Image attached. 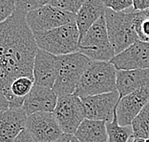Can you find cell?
I'll list each match as a JSON object with an SVG mask.
<instances>
[{
  "label": "cell",
  "mask_w": 149,
  "mask_h": 142,
  "mask_svg": "<svg viewBox=\"0 0 149 142\" xmlns=\"http://www.w3.org/2000/svg\"><path fill=\"white\" fill-rule=\"evenodd\" d=\"M37 49L26 15L15 11L0 24V99L7 101L10 108H22V104L13 96L11 86L18 78H33Z\"/></svg>",
  "instance_id": "cell-1"
},
{
  "label": "cell",
  "mask_w": 149,
  "mask_h": 142,
  "mask_svg": "<svg viewBox=\"0 0 149 142\" xmlns=\"http://www.w3.org/2000/svg\"><path fill=\"white\" fill-rule=\"evenodd\" d=\"M117 90V69L110 62H92L81 76L74 95L79 98Z\"/></svg>",
  "instance_id": "cell-2"
},
{
  "label": "cell",
  "mask_w": 149,
  "mask_h": 142,
  "mask_svg": "<svg viewBox=\"0 0 149 142\" xmlns=\"http://www.w3.org/2000/svg\"><path fill=\"white\" fill-rule=\"evenodd\" d=\"M93 60L79 52L56 56V81L53 86L57 96L74 94L81 76Z\"/></svg>",
  "instance_id": "cell-3"
},
{
  "label": "cell",
  "mask_w": 149,
  "mask_h": 142,
  "mask_svg": "<svg viewBox=\"0 0 149 142\" xmlns=\"http://www.w3.org/2000/svg\"><path fill=\"white\" fill-rule=\"evenodd\" d=\"M39 49L55 56L79 52V32L77 23L72 22L58 28L33 33Z\"/></svg>",
  "instance_id": "cell-4"
},
{
  "label": "cell",
  "mask_w": 149,
  "mask_h": 142,
  "mask_svg": "<svg viewBox=\"0 0 149 142\" xmlns=\"http://www.w3.org/2000/svg\"><path fill=\"white\" fill-rule=\"evenodd\" d=\"M104 18L108 37L116 55L140 40L134 27V12H114L106 9Z\"/></svg>",
  "instance_id": "cell-5"
},
{
  "label": "cell",
  "mask_w": 149,
  "mask_h": 142,
  "mask_svg": "<svg viewBox=\"0 0 149 142\" xmlns=\"http://www.w3.org/2000/svg\"><path fill=\"white\" fill-rule=\"evenodd\" d=\"M79 52L93 62H110L115 51L108 37L105 18H100L80 39Z\"/></svg>",
  "instance_id": "cell-6"
},
{
  "label": "cell",
  "mask_w": 149,
  "mask_h": 142,
  "mask_svg": "<svg viewBox=\"0 0 149 142\" xmlns=\"http://www.w3.org/2000/svg\"><path fill=\"white\" fill-rule=\"evenodd\" d=\"M77 15L57 9L49 4L30 12L26 15V22L33 33L58 28L76 22Z\"/></svg>",
  "instance_id": "cell-7"
},
{
  "label": "cell",
  "mask_w": 149,
  "mask_h": 142,
  "mask_svg": "<svg viewBox=\"0 0 149 142\" xmlns=\"http://www.w3.org/2000/svg\"><path fill=\"white\" fill-rule=\"evenodd\" d=\"M54 115L63 134L74 136L81 122L85 119V111L80 98L74 94L59 96Z\"/></svg>",
  "instance_id": "cell-8"
},
{
  "label": "cell",
  "mask_w": 149,
  "mask_h": 142,
  "mask_svg": "<svg viewBox=\"0 0 149 142\" xmlns=\"http://www.w3.org/2000/svg\"><path fill=\"white\" fill-rule=\"evenodd\" d=\"M120 99L118 90L80 98L85 111V118L105 122L113 120Z\"/></svg>",
  "instance_id": "cell-9"
},
{
  "label": "cell",
  "mask_w": 149,
  "mask_h": 142,
  "mask_svg": "<svg viewBox=\"0 0 149 142\" xmlns=\"http://www.w3.org/2000/svg\"><path fill=\"white\" fill-rule=\"evenodd\" d=\"M26 130L36 142H53L63 134L53 112H36L29 115Z\"/></svg>",
  "instance_id": "cell-10"
},
{
  "label": "cell",
  "mask_w": 149,
  "mask_h": 142,
  "mask_svg": "<svg viewBox=\"0 0 149 142\" xmlns=\"http://www.w3.org/2000/svg\"><path fill=\"white\" fill-rule=\"evenodd\" d=\"M117 70L149 68V42L138 40L110 60Z\"/></svg>",
  "instance_id": "cell-11"
},
{
  "label": "cell",
  "mask_w": 149,
  "mask_h": 142,
  "mask_svg": "<svg viewBox=\"0 0 149 142\" xmlns=\"http://www.w3.org/2000/svg\"><path fill=\"white\" fill-rule=\"evenodd\" d=\"M149 101V86L143 87L120 98L117 107V116L120 126H131L132 122Z\"/></svg>",
  "instance_id": "cell-12"
},
{
  "label": "cell",
  "mask_w": 149,
  "mask_h": 142,
  "mask_svg": "<svg viewBox=\"0 0 149 142\" xmlns=\"http://www.w3.org/2000/svg\"><path fill=\"white\" fill-rule=\"evenodd\" d=\"M58 96L52 89L33 86L30 93L25 97L22 110L27 116L36 112H53L56 106Z\"/></svg>",
  "instance_id": "cell-13"
},
{
  "label": "cell",
  "mask_w": 149,
  "mask_h": 142,
  "mask_svg": "<svg viewBox=\"0 0 149 142\" xmlns=\"http://www.w3.org/2000/svg\"><path fill=\"white\" fill-rule=\"evenodd\" d=\"M56 73V56L42 49H37L33 62V75L36 86L52 89Z\"/></svg>",
  "instance_id": "cell-14"
},
{
  "label": "cell",
  "mask_w": 149,
  "mask_h": 142,
  "mask_svg": "<svg viewBox=\"0 0 149 142\" xmlns=\"http://www.w3.org/2000/svg\"><path fill=\"white\" fill-rule=\"evenodd\" d=\"M27 117L22 108H9L0 113V142H12L24 131Z\"/></svg>",
  "instance_id": "cell-15"
},
{
  "label": "cell",
  "mask_w": 149,
  "mask_h": 142,
  "mask_svg": "<svg viewBox=\"0 0 149 142\" xmlns=\"http://www.w3.org/2000/svg\"><path fill=\"white\" fill-rule=\"evenodd\" d=\"M145 86H149V68L117 70V90L120 98Z\"/></svg>",
  "instance_id": "cell-16"
},
{
  "label": "cell",
  "mask_w": 149,
  "mask_h": 142,
  "mask_svg": "<svg viewBox=\"0 0 149 142\" xmlns=\"http://www.w3.org/2000/svg\"><path fill=\"white\" fill-rule=\"evenodd\" d=\"M103 0H85L77 13L76 23L79 32V40L100 18L105 15Z\"/></svg>",
  "instance_id": "cell-17"
},
{
  "label": "cell",
  "mask_w": 149,
  "mask_h": 142,
  "mask_svg": "<svg viewBox=\"0 0 149 142\" xmlns=\"http://www.w3.org/2000/svg\"><path fill=\"white\" fill-rule=\"evenodd\" d=\"M74 136L80 142H108L106 122L85 118Z\"/></svg>",
  "instance_id": "cell-18"
},
{
  "label": "cell",
  "mask_w": 149,
  "mask_h": 142,
  "mask_svg": "<svg viewBox=\"0 0 149 142\" xmlns=\"http://www.w3.org/2000/svg\"><path fill=\"white\" fill-rule=\"evenodd\" d=\"M108 142H128L133 138V129L131 126H120L118 124L117 110L112 121L106 122Z\"/></svg>",
  "instance_id": "cell-19"
},
{
  "label": "cell",
  "mask_w": 149,
  "mask_h": 142,
  "mask_svg": "<svg viewBox=\"0 0 149 142\" xmlns=\"http://www.w3.org/2000/svg\"><path fill=\"white\" fill-rule=\"evenodd\" d=\"M133 138H149V101L131 124Z\"/></svg>",
  "instance_id": "cell-20"
},
{
  "label": "cell",
  "mask_w": 149,
  "mask_h": 142,
  "mask_svg": "<svg viewBox=\"0 0 149 142\" xmlns=\"http://www.w3.org/2000/svg\"><path fill=\"white\" fill-rule=\"evenodd\" d=\"M35 86V81L33 78L30 77H21L16 79L12 84L11 92L13 96L18 101L19 103L23 105L25 97L30 93L33 86Z\"/></svg>",
  "instance_id": "cell-21"
},
{
  "label": "cell",
  "mask_w": 149,
  "mask_h": 142,
  "mask_svg": "<svg viewBox=\"0 0 149 142\" xmlns=\"http://www.w3.org/2000/svg\"><path fill=\"white\" fill-rule=\"evenodd\" d=\"M134 27L139 39L149 42V16L144 11L134 12Z\"/></svg>",
  "instance_id": "cell-22"
},
{
  "label": "cell",
  "mask_w": 149,
  "mask_h": 142,
  "mask_svg": "<svg viewBox=\"0 0 149 142\" xmlns=\"http://www.w3.org/2000/svg\"><path fill=\"white\" fill-rule=\"evenodd\" d=\"M49 3V0H15V11L22 15H27L30 12L45 6Z\"/></svg>",
  "instance_id": "cell-23"
},
{
  "label": "cell",
  "mask_w": 149,
  "mask_h": 142,
  "mask_svg": "<svg viewBox=\"0 0 149 142\" xmlns=\"http://www.w3.org/2000/svg\"><path fill=\"white\" fill-rule=\"evenodd\" d=\"M85 0H49L48 4L57 9L77 15Z\"/></svg>",
  "instance_id": "cell-24"
},
{
  "label": "cell",
  "mask_w": 149,
  "mask_h": 142,
  "mask_svg": "<svg viewBox=\"0 0 149 142\" xmlns=\"http://www.w3.org/2000/svg\"><path fill=\"white\" fill-rule=\"evenodd\" d=\"M15 12V0H0V24L8 20Z\"/></svg>",
  "instance_id": "cell-25"
},
{
  "label": "cell",
  "mask_w": 149,
  "mask_h": 142,
  "mask_svg": "<svg viewBox=\"0 0 149 142\" xmlns=\"http://www.w3.org/2000/svg\"><path fill=\"white\" fill-rule=\"evenodd\" d=\"M106 9L114 12H124L126 9L133 7V0H103Z\"/></svg>",
  "instance_id": "cell-26"
},
{
  "label": "cell",
  "mask_w": 149,
  "mask_h": 142,
  "mask_svg": "<svg viewBox=\"0 0 149 142\" xmlns=\"http://www.w3.org/2000/svg\"><path fill=\"white\" fill-rule=\"evenodd\" d=\"M149 9V0H133V11L143 12Z\"/></svg>",
  "instance_id": "cell-27"
},
{
  "label": "cell",
  "mask_w": 149,
  "mask_h": 142,
  "mask_svg": "<svg viewBox=\"0 0 149 142\" xmlns=\"http://www.w3.org/2000/svg\"><path fill=\"white\" fill-rule=\"evenodd\" d=\"M12 142H36V141L32 137L31 134H29V131L25 129L24 131H22Z\"/></svg>",
  "instance_id": "cell-28"
},
{
  "label": "cell",
  "mask_w": 149,
  "mask_h": 142,
  "mask_svg": "<svg viewBox=\"0 0 149 142\" xmlns=\"http://www.w3.org/2000/svg\"><path fill=\"white\" fill-rule=\"evenodd\" d=\"M73 136L71 134H63L61 136H60L58 139H56L53 142H71V139H72Z\"/></svg>",
  "instance_id": "cell-29"
},
{
  "label": "cell",
  "mask_w": 149,
  "mask_h": 142,
  "mask_svg": "<svg viewBox=\"0 0 149 142\" xmlns=\"http://www.w3.org/2000/svg\"><path fill=\"white\" fill-rule=\"evenodd\" d=\"M9 108H10V105L7 101L0 99V113L3 112V111H5L6 110H8Z\"/></svg>",
  "instance_id": "cell-30"
},
{
  "label": "cell",
  "mask_w": 149,
  "mask_h": 142,
  "mask_svg": "<svg viewBox=\"0 0 149 142\" xmlns=\"http://www.w3.org/2000/svg\"><path fill=\"white\" fill-rule=\"evenodd\" d=\"M133 142H145V139H143V138H133Z\"/></svg>",
  "instance_id": "cell-31"
},
{
  "label": "cell",
  "mask_w": 149,
  "mask_h": 142,
  "mask_svg": "<svg viewBox=\"0 0 149 142\" xmlns=\"http://www.w3.org/2000/svg\"><path fill=\"white\" fill-rule=\"evenodd\" d=\"M71 142H80V141H79L77 139L76 137H74V136H73V137H72V139H71Z\"/></svg>",
  "instance_id": "cell-32"
},
{
  "label": "cell",
  "mask_w": 149,
  "mask_h": 142,
  "mask_svg": "<svg viewBox=\"0 0 149 142\" xmlns=\"http://www.w3.org/2000/svg\"><path fill=\"white\" fill-rule=\"evenodd\" d=\"M144 13H146V15H147V16H149V9L146 10V11H144Z\"/></svg>",
  "instance_id": "cell-33"
},
{
  "label": "cell",
  "mask_w": 149,
  "mask_h": 142,
  "mask_svg": "<svg viewBox=\"0 0 149 142\" xmlns=\"http://www.w3.org/2000/svg\"><path fill=\"white\" fill-rule=\"evenodd\" d=\"M145 142H149V138L148 139H145Z\"/></svg>",
  "instance_id": "cell-34"
}]
</instances>
